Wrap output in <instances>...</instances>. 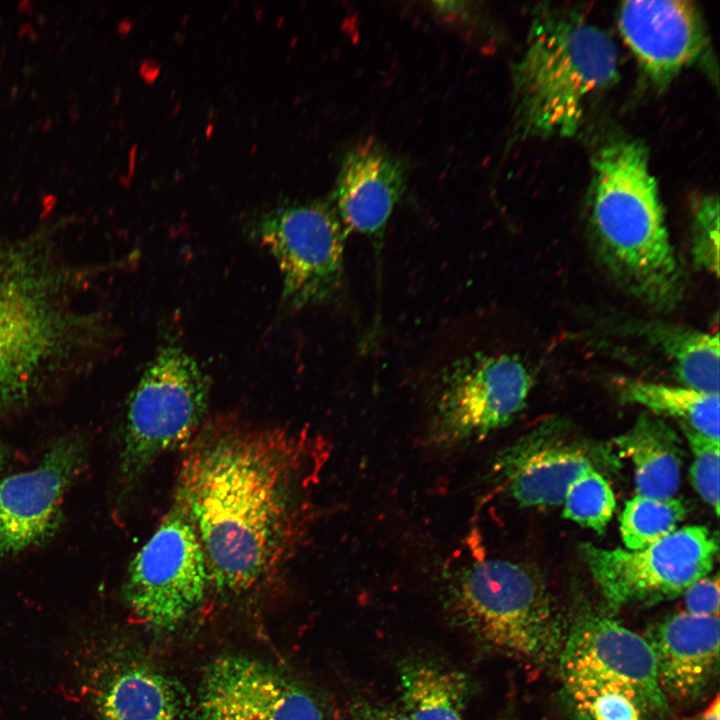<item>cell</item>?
I'll list each match as a JSON object with an SVG mask.
<instances>
[{
  "label": "cell",
  "instance_id": "obj_1",
  "mask_svg": "<svg viewBox=\"0 0 720 720\" xmlns=\"http://www.w3.org/2000/svg\"><path fill=\"white\" fill-rule=\"evenodd\" d=\"M174 503L200 541L219 592H247L283 568L308 530L328 456L319 436L219 417L188 443Z\"/></svg>",
  "mask_w": 720,
  "mask_h": 720
},
{
  "label": "cell",
  "instance_id": "obj_2",
  "mask_svg": "<svg viewBox=\"0 0 720 720\" xmlns=\"http://www.w3.org/2000/svg\"><path fill=\"white\" fill-rule=\"evenodd\" d=\"M589 224L608 276L657 312L683 301L686 276L673 247L646 148L618 140L594 158Z\"/></svg>",
  "mask_w": 720,
  "mask_h": 720
},
{
  "label": "cell",
  "instance_id": "obj_3",
  "mask_svg": "<svg viewBox=\"0 0 720 720\" xmlns=\"http://www.w3.org/2000/svg\"><path fill=\"white\" fill-rule=\"evenodd\" d=\"M515 129L521 137H570L591 96L618 79L612 38L575 10L543 6L513 68Z\"/></svg>",
  "mask_w": 720,
  "mask_h": 720
},
{
  "label": "cell",
  "instance_id": "obj_4",
  "mask_svg": "<svg viewBox=\"0 0 720 720\" xmlns=\"http://www.w3.org/2000/svg\"><path fill=\"white\" fill-rule=\"evenodd\" d=\"M442 600L482 646L526 662L554 660L568 633L540 576L521 563L488 558L459 565L444 576Z\"/></svg>",
  "mask_w": 720,
  "mask_h": 720
},
{
  "label": "cell",
  "instance_id": "obj_5",
  "mask_svg": "<svg viewBox=\"0 0 720 720\" xmlns=\"http://www.w3.org/2000/svg\"><path fill=\"white\" fill-rule=\"evenodd\" d=\"M55 275L22 248H0V413L28 401L72 344Z\"/></svg>",
  "mask_w": 720,
  "mask_h": 720
},
{
  "label": "cell",
  "instance_id": "obj_6",
  "mask_svg": "<svg viewBox=\"0 0 720 720\" xmlns=\"http://www.w3.org/2000/svg\"><path fill=\"white\" fill-rule=\"evenodd\" d=\"M211 379L181 346L161 347L130 394L120 476L131 490L164 453L188 444L204 423Z\"/></svg>",
  "mask_w": 720,
  "mask_h": 720
},
{
  "label": "cell",
  "instance_id": "obj_7",
  "mask_svg": "<svg viewBox=\"0 0 720 720\" xmlns=\"http://www.w3.org/2000/svg\"><path fill=\"white\" fill-rule=\"evenodd\" d=\"M531 387L532 377L515 355L475 352L455 359L435 383L429 439L450 449L486 438L520 414Z\"/></svg>",
  "mask_w": 720,
  "mask_h": 720
},
{
  "label": "cell",
  "instance_id": "obj_8",
  "mask_svg": "<svg viewBox=\"0 0 720 720\" xmlns=\"http://www.w3.org/2000/svg\"><path fill=\"white\" fill-rule=\"evenodd\" d=\"M253 233L276 261L284 308L334 301L344 286L347 233L331 202H292L263 213Z\"/></svg>",
  "mask_w": 720,
  "mask_h": 720
},
{
  "label": "cell",
  "instance_id": "obj_9",
  "mask_svg": "<svg viewBox=\"0 0 720 720\" xmlns=\"http://www.w3.org/2000/svg\"><path fill=\"white\" fill-rule=\"evenodd\" d=\"M558 657L567 704L618 696L638 702L660 719L669 712L650 646L616 620L600 615L579 618Z\"/></svg>",
  "mask_w": 720,
  "mask_h": 720
},
{
  "label": "cell",
  "instance_id": "obj_10",
  "mask_svg": "<svg viewBox=\"0 0 720 720\" xmlns=\"http://www.w3.org/2000/svg\"><path fill=\"white\" fill-rule=\"evenodd\" d=\"M209 588L205 556L176 503L131 561L123 597L132 615L157 631H173L201 604Z\"/></svg>",
  "mask_w": 720,
  "mask_h": 720
},
{
  "label": "cell",
  "instance_id": "obj_11",
  "mask_svg": "<svg viewBox=\"0 0 720 720\" xmlns=\"http://www.w3.org/2000/svg\"><path fill=\"white\" fill-rule=\"evenodd\" d=\"M718 542L701 525L677 529L631 551L581 545L583 560L611 607L654 604L683 594L713 568Z\"/></svg>",
  "mask_w": 720,
  "mask_h": 720
},
{
  "label": "cell",
  "instance_id": "obj_12",
  "mask_svg": "<svg viewBox=\"0 0 720 720\" xmlns=\"http://www.w3.org/2000/svg\"><path fill=\"white\" fill-rule=\"evenodd\" d=\"M195 720H328L316 695L272 666L223 655L203 670Z\"/></svg>",
  "mask_w": 720,
  "mask_h": 720
},
{
  "label": "cell",
  "instance_id": "obj_13",
  "mask_svg": "<svg viewBox=\"0 0 720 720\" xmlns=\"http://www.w3.org/2000/svg\"><path fill=\"white\" fill-rule=\"evenodd\" d=\"M86 441L56 440L37 465L0 481V556L18 555L48 542L63 522L64 498L82 472Z\"/></svg>",
  "mask_w": 720,
  "mask_h": 720
},
{
  "label": "cell",
  "instance_id": "obj_14",
  "mask_svg": "<svg viewBox=\"0 0 720 720\" xmlns=\"http://www.w3.org/2000/svg\"><path fill=\"white\" fill-rule=\"evenodd\" d=\"M86 664L84 688L98 720H191L179 683L120 647L96 651Z\"/></svg>",
  "mask_w": 720,
  "mask_h": 720
},
{
  "label": "cell",
  "instance_id": "obj_15",
  "mask_svg": "<svg viewBox=\"0 0 720 720\" xmlns=\"http://www.w3.org/2000/svg\"><path fill=\"white\" fill-rule=\"evenodd\" d=\"M591 469L596 466L589 450L551 423L504 448L492 474L520 506L549 507L562 504L572 483Z\"/></svg>",
  "mask_w": 720,
  "mask_h": 720
},
{
  "label": "cell",
  "instance_id": "obj_16",
  "mask_svg": "<svg viewBox=\"0 0 720 720\" xmlns=\"http://www.w3.org/2000/svg\"><path fill=\"white\" fill-rule=\"evenodd\" d=\"M618 27L641 70L658 88L693 64L708 44L701 14L689 1L623 2Z\"/></svg>",
  "mask_w": 720,
  "mask_h": 720
},
{
  "label": "cell",
  "instance_id": "obj_17",
  "mask_svg": "<svg viewBox=\"0 0 720 720\" xmlns=\"http://www.w3.org/2000/svg\"><path fill=\"white\" fill-rule=\"evenodd\" d=\"M404 190L401 162L370 138L344 156L332 205L346 233L370 239L378 255L387 223Z\"/></svg>",
  "mask_w": 720,
  "mask_h": 720
},
{
  "label": "cell",
  "instance_id": "obj_18",
  "mask_svg": "<svg viewBox=\"0 0 720 720\" xmlns=\"http://www.w3.org/2000/svg\"><path fill=\"white\" fill-rule=\"evenodd\" d=\"M719 617L680 612L651 625L643 636L654 656L658 681L678 702L701 696L719 672Z\"/></svg>",
  "mask_w": 720,
  "mask_h": 720
},
{
  "label": "cell",
  "instance_id": "obj_19",
  "mask_svg": "<svg viewBox=\"0 0 720 720\" xmlns=\"http://www.w3.org/2000/svg\"><path fill=\"white\" fill-rule=\"evenodd\" d=\"M613 442L634 465L636 495L662 499L677 493L684 451L679 435L663 419L643 413Z\"/></svg>",
  "mask_w": 720,
  "mask_h": 720
},
{
  "label": "cell",
  "instance_id": "obj_20",
  "mask_svg": "<svg viewBox=\"0 0 720 720\" xmlns=\"http://www.w3.org/2000/svg\"><path fill=\"white\" fill-rule=\"evenodd\" d=\"M403 711L412 720H464L466 675L429 659H408L399 669Z\"/></svg>",
  "mask_w": 720,
  "mask_h": 720
},
{
  "label": "cell",
  "instance_id": "obj_21",
  "mask_svg": "<svg viewBox=\"0 0 720 720\" xmlns=\"http://www.w3.org/2000/svg\"><path fill=\"white\" fill-rule=\"evenodd\" d=\"M645 334L679 385L719 394V335L674 324H652Z\"/></svg>",
  "mask_w": 720,
  "mask_h": 720
},
{
  "label": "cell",
  "instance_id": "obj_22",
  "mask_svg": "<svg viewBox=\"0 0 720 720\" xmlns=\"http://www.w3.org/2000/svg\"><path fill=\"white\" fill-rule=\"evenodd\" d=\"M616 386L622 402L643 406L655 415L673 417L680 426L719 441V394L628 377L617 379Z\"/></svg>",
  "mask_w": 720,
  "mask_h": 720
},
{
  "label": "cell",
  "instance_id": "obj_23",
  "mask_svg": "<svg viewBox=\"0 0 720 720\" xmlns=\"http://www.w3.org/2000/svg\"><path fill=\"white\" fill-rule=\"evenodd\" d=\"M686 515L680 499L636 495L625 504L620 515V533L627 550L637 551L676 530Z\"/></svg>",
  "mask_w": 720,
  "mask_h": 720
},
{
  "label": "cell",
  "instance_id": "obj_24",
  "mask_svg": "<svg viewBox=\"0 0 720 720\" xmlns=\"http://www.w3.org/2000/svg\"><path fill=\"white\" fill-rule=\"evenodd\" d=\"M562 504L564 518L602 533L613 516L616 500L605 477L591 469L572 483Z\"/></svg>",
  "mask_w": 720,
  "mask_h": 720
},
{
  "label": "cell",
  "instance_id": "obj_25",
  "mask_svg": "<svg viewBox=\"0 0 720 720\" xmlns=\"http://www.w3.org/2000/svg\"><path fill=\"white\" fill-rule=\"evenodd\" d=\"M691 255L696 267L718 277L719 202L717 196L703 197L693 209Z\"/></svg>",
  "mask_w": 720,
  "mask_h": 720
},
{
  "label": "cell",
  "instance_id": "obj_26",
  "mask_svg": "<svg viewBox=\"0 0 720 720\" xmlns=\"http://www.w3.org/2000/svg\"><path fill=\"white\" fill-rule=\"evenodd\" d=\"M686 436L694 459L690 468L691 483L699 496L719 513V441L710 439L680 426Z\"/></svg>",
  "mask_w": 720,
  "mask_h": 720
},
{
  "label": "cell",
  "instance_id": "obj_27",
  "mask_svg": "<svg viewBox=\"0 0 720 720\" xmlns=\"http://www.w3.org/2000/svg\"><path fill=\"white\" fill-rule=\"evenodd\" d=\"M684 594L688 613L697 616H719V580L703 577L686 589Z\"/></svg>",
  "mask_w": 720,
  "mask_h": 720
},
{
  "label": "cell",
  "instance_id": "obj_28",
  "mask_svg": "<svg viewBox=\"0 0 720 720\" xmlns=\"http://www.w3.org/2000/svg\"><path fill=\"white\" fill-rule=\"evenodd\" d=\"M353 720H412L404 711L372 704L359 703L353 709Z\"/></svg>",
  "mask_w": 720,
  "mask_h": 720
},
{
  "label": "cell",
  "instance_id": "obj_29",
  "mask_svg": "<svg viewBox=\"0 0 720 720\" xmlns=\"http://www.w3.org/2000/svg\"><path fill=\"white\" fill-rule=\"evenodd\" d=\"M719 707V697L717 696L710 706L704 711L700 720H719Z\"/></svg>",
  "mask_w": 720,
  "mask_h": 720
},
{
  "label": "cell",
  "instance_id": "obj_30",
  "mask_svg": "<svg viewBox=\"0 0 720 720\" xmlns=\"http://www.w3.org/2000/svg\"><path fill=\"white\" fill-rule=\"evenodd\" d=\"M8 450L4 443L0 440V474L5 469L7 463H8Z\"/></svg>",
  "mask_w": 720,
  "mask_h": 720
}]
</instances>
